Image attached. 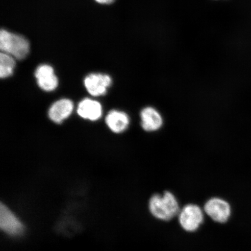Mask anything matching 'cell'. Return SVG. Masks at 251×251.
I'll list each match as a JSON object with an SVG mask.
<instances>
[{"label": "cell", "mask_w": 251, "mask_h": 251, "mask_svg": "<svg viewBox=\"0 0 251 251\" xmlns=\"http://www.w3.org/2000/svg\"><path fill=\"white\" fill-rule=\"evenodd\" d=\"M74 109V103L69 99H62L53 103L49 111V118L56 124H61L70 117Z\"/></svg>", "instance_id": "9"}, {"label": "cell", "mask_w": 251, "mask_h": 251, "mask_svg": "<svg viewBox=\"0 0 251 251\" xmlns=\"http://www.w3.org/2000/svg\"><path fill=\"white\" fill-rule=\"evenodd\" d=\"M35 77L40 89L46 92H51L58 85V78L54 74V69L49 65H42L37 67Z\"/></svg>", "instance_id": "7"}, {"label": "cell", "mask_w": 251, "mask_h": 251, "mask_svg": "<svg viewBox=\"0 0 251 251\" xmlns=\"http://www.w3.org/2000/svg\"><path fill=\"white\" fill-rule=\"evenodd\" d=\"M111 83V78L107 75L92 74L88 75L84 79V86L87 92L94 97L105 94Z\"/></svg>", "instance_id": "6"}, {"label": "cell", "mask_w": 251, "mask_h": 251, "mask_svg": "<svg viewBox=\"0 0 251 251\" xmlns=\"http://www.w3.org/2000/svg\"><path fill=\"white\" fill-rule=\"evenodd\" d=\"M178 222L182 228L188 232L195 231L203 222L202 210L195 204H188L178 214Z\"/></svg>", "instance_id": "4"}, {"label": "cell", "mask_w": 251, "mask_h": 251, "mask_svg": "<svg viewBox=\"0 0 251 251\" xmlns=\"http://www.w3.org/2000/svg\"><path fill=\"white\" fill-rule=\"evenodd\" d=\"M151 213L156 219L164 221H171L180 212L176 198L169 191L164 194H154L149 201Z\"/></svg>", "instance_id": "1"}, {"label": "cell", "mask_w": 251, "mask_h": 251, "mask_svg": "<svg viewBox=\"0 0 251 251\" xmlns=\"http://www.w3.org/2000/svg\"><path fill=\"white\" fill-rule=\"evenodd\" d=\"M204 211L213 221L224 224L230 218L231 209L230 204L220 198H212L204 206Z\"/></svg>", "instance_id": "5"}, {"label": "cell", "mask_w": 251, "mask_h": 251, "mask_svg": "<svg viewBox=\"0 0 251 251\" xmlns=\"http://www.w3.org/2000/svg\"><path fill=\"white\" fill-rule=\"evenodd\" d=\"M0 227L6 235L12 238L23 237L26 231L23 221L4 203L0 205Z\"/></svg>", "instance_id": "3"}, {"label": "cell", "mask_w": 251, "mask_h": 251, "mask_svg": "<svg viewBox=\"0 0 251 251\" xmlns=\"http://www.w3.org/2000/svg\"><path fill=\"white\" fill-rule=\"evenodd\" d=\"M94 1L101 5H111L116 0H94Z\"/></svg>", "instance_id": "13"}, {"label": "cell", "mask_w": 251, "mask_h": 251, "mask_svg": "<svg viewBox=\"0 0 251 251\" xmlns=\"http://www.w3.org/2000/svg\"><path fill=\"white\" fill-rule=\"evenodd\" d=\"M77 112L78 115L83 119L97 121L101 117L102 106L98 101L86 99L79 103Z\"/></svg>", "instance_id": "10"}, {"label": "cell", "mask_w": 251, "mask_h": 251, "mask_svg": "<svg viewBox=\"0 0 251 251\" xmlns=\"http://www.w3.org/2000/svg\"><path fill=\"white\" fill-rule=\"evenodd\" d=\"M140 118L141 127L148 132L158 131L164 123L161 114L152 106L144 108L141 111Z\"/></svg>", "instance_id": "8"}, {"label": "cell", "mask_w": 251, "mask_h": 251, "mask_svg": "<svg viewBox=\"0 0 251 251\" xmlns=\"http://www.w3.org/2000/svg\"><path fill=\"white\" fill-rule=\"evenodd\" d=\"M105 121L110 130L115 133L124 132L130 124V118L126 113L117 110L110 111Z\"/></svg>", "instance_id": "11"}, {"label": "cell", "mask_w": 251, "mask_h": 251, "mask_svg": "<svg viewBox=\"0 0 251 251\" xmlns=\"http://www.w3.org/2000/svg\"><path fill=\"white\" fill-rule=\"evenodd\" d=\"M15 66L14 57L1 52L0 54V77L4 78L10 76L13 74Z\"/></svg>", "instance_id": "12"}, {"label": "cell", "mask_w": 251, "mask_h": 251, "mask_svg": "<svg viewBox=\"0 0 251 251\" xmlns=\"http://www.w3.org/2000/svg\"><path fill=\"white\" fill-rule=\"evenodd\" d=\"M0 49L15 58L22 60L30 51L29 41L21 34L2 29L0 31Z\"/></svg>", "instance_id": "2"}]
</instances>
